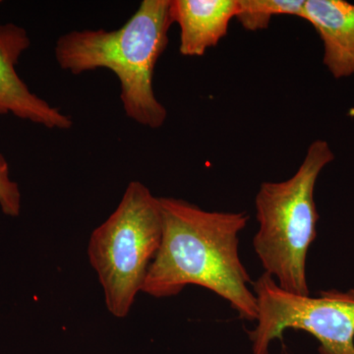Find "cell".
Listing matches in <instances>:
<instances>
[{
  "mask_svg": "<svg viewBox=\"0 0 354 354\" xmlns=\"http://www.w3.org/2000/svg\"><path fill=\"white\" fill-rule=\"evenodd\" d=\"M171 0H143L122 27L113 31L86 29L57 39L55 59L60 68L80 75L111 70L120 83V100L127 118L157 129L167 111L153 92V71L169 44Z\"/></svg>",
  "mask_w": 354,
  "mask_h": 354,
  "instance_id": "cell-2",
  "label": "cell"
},
{
  "mask_svg": "<svg viewBox=\"0 0 354 354\" xmlns=\"http://www.w3.org/2000/svg\"><path fill=\"white\" fill-rule=\"evenodd\" d=\"M160 202L162 241L142 292L167 298L187 286H199L227 300L242 320H257L253 281L239 248L248 215L206 211L176 198H160Z\"/></svg>",
  "mask_w": 354,
  "mask_h": 354,
  "instance_id": "cell-1",
  "label": "cell"
},
{
  "mask_svg": "<svg viewBox=\"0 0 354 354\" xmlns=\"http://www.w3.org/2000/svg\"><path fill=\"white\" fill-rule=\"evenodd\" d=\"M305 0H239L236 19L244 29H267L274 16L290 15L304 19Z\"/></svg>",
  "mask_w": 354,
  "mask_h": 354,
  "instance_id": "cell-9",
  "label": "cell"
},
{
  "mask_svg": "<svg viewBox=\"0 0 354 354\" xmlns=\"http://www.w3.org/2000/svg\"><path fill=\"white\" fill-rule=\"evenodd\" d=\"M162 236L160 198L140 181H131L118 208L95 227L88 257L104 290L106 308L125 318L142 292Z\"/></svg>",
  "mask_w": 354,
  "mask_h": 354,
  "instance_id": "cell-4",
  "label": "cell"
},
{
  "mask_svg": "<svg viewBox=\"0 0 354 354\" xmlns=\"http://www.w3.org/2000/svg\"><path fill=\"white\" fill-rule=\"evenodd\" d=\"M257 326L249 337L254 354H269L274 339L286 330H301L319 342L320 354H354V290L298 295L281 288L267 272L253 281Z\"/></svg>",
  "mask_w": 354,
  "mask_h": 354,
  "instance_id": "cell-5",
  "label": "cell"
},
{
  "mask_svg": "<svg viewBox=\"0 0 354 354\" xmlns=\"http://www.w3.org/2000/svg\"><path fill=\"white\" fill-rule=\"evenodd\" d=\"M30 46L24 28L12 23L0 25V115L12 114L48 129H69L71 118L31 92L16 71Z\"/></svg>",
  "mask_w": 354,
  "mask_h": 354,
  "instance_id": "cell-6",
  "label": "cell"
},
{
  "mask_svg": "<svg viewBox=\"0 0 354 354\" xmlns=\"http://www.w3.org/2000/svg\"><path fill=\"white\" fill-rule=\"evenodd\" d=\"M0 208L4 215L18 216L21 212V192L18 184L10 178L6 158L0 153Z\"/></svg>",
  "mask_w": 354,
  "mask_h": 354,
  "instance_id": "cell-10",
  "label": "cell"
},
{
  "mask_svg": "<svg viewBox=\"0 0 354 354\" xmlns=\"http://www.w3.org/2000/svg\"><path fill=\"white\" fill-rule=\"evenodd\" d=\"M239 0H171L172 23L180 30L179 53L202 57L227 36Z\"/></svg>",
  "mask_w": 354,
  "mask_h": 354,
  "instance_id": "cell-8",
  "label": "cell"
},
{
  "mask_svg": "<svg viewBox=\"0 0 354 354\" xmlns=\"http://www.w3.org/2000/svg\"><path fill=\"white\" fill-rule=\"evenodd\" d=\"M334 160L329 143L317 139L295 176L281 183H262L256 195L259 228L254 250L265 272L295 295H310L307 254L316 239L319 220L314 190L321 172Z\"/></svg>",
  "mask_w": 354,
  "mask_h": 354,
  "instance_id": "cell-3",
  "label": "cell"
},
{
  "mask_svg": "<svg viewBox=\"0 0 354 354\" xmlns=\"http://www.w3.org/2000/svg\"><path fill=\"white\" fill-rule=\"evenodd\" d=\"M304 19L320 36L324 65L332 76H353L354 4L344 0H305Z\"/></svg>",
  "mask_w": 354,
  "mask_h": 354,
  "instance_id": "cell-7",
  "label": "cell"
}]
</instances>
